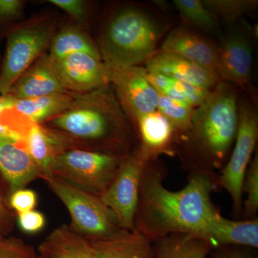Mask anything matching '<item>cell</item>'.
<instances>
[{
  "mask_svg": "<svg viewBox=\"0 0 258 258\" xmlns=\"http://www.w3.org/2000/svg\"><path fill=\"white\" fill-rule=\"evenodd\" d=\"M219 22L232 23L257 9V0H202Z\"/></svg>",
  "mask_w": 258,
  "mask_h": 258,
  "instance_id": "27",
  "label": "cell"
},
{
  "mask_svg": "<svg viewBox=\"0 0 258 258\" xmlns=\"http://www.w3.org/2000/svg\"><path fill=\"white\" fill-rule=\"evenodd\" d=\"M74 100L68 93L27 99L13 98L9 108L30 121L40 124V122L51 119L66 111Z\"/></svg>",
  "mask_w": 258,
  "mask_h": 258,
  "instance_id": "22",
  "label": "cell"
},
{
  "mask_svg": "<svg viewBox=\"0 0 258 258\" xmlns=\"http://www.w3.org/2000/svg\"><path fill=\"white\" fill-rule=\"evenodd\" d=\"M50 4L63 10L80 23L85 22L86 16V4L81 0H50Z\"/></svg>",
  "mask_w": 258,
  "mask_h": 258,
  "instance_id": "33",
  "label": "cell"
},
{
  "mask_svg": "<svg viewBox=\"0 0 258 258\" xmlns=\"http://www.w3.org/2000/svg\"><path fill=\"white\" fill-rule=\"evenodd\" d=\"M167 169L160 159L149 161L144 168L136 212L135 230L151 242L176 233L205 239L220 212L212 201L219 187L218 176L190 174L184 189H166Z\"/></svg>",
  "mask_w": 258,
  "mask_h": 258,
  "instance_id": "1",
  "label": "cell"
},
{
  "mask_svg": "<svg viewBox=\"0 0 258 258\" xmlns=\"http://www.w3.org/2000/svg\"><path fill=\"white\" fill-rule=\"evenodd\" d=\"M214 248L222 246L258 247V220H232L222 215L217 217L205 235Z\"/></svg>",
  "mask_w": 258,
  "mask_h": 258,
  "instance_id": "20",
  "label": "cell"
},
{
  "mask_svg": "<svg viewBox=\"0 0 258 258\" xmlns=\"http://www.w3.org/2000/svg\"><path fill=\"white\" fill-rule=\"evenodd\" d=\"M173 3L185 28L208 32H217L220 28V22L202 0H174Z\"/></svg>",
  "mask_w": 258,
  "mask_h": 258,
  "instance_id": "26",
  "label": "cell"
},
{
  "mask_svg": "<svg viewBox=\"0 0 258 258\" xmlns=\"http://www.w3.org/2000/svg\"><path fill=\"white\" fill-rule=\"evenodd\" d=\"M155 258H206L211 242L189 234L176 233L153 242Z\"/></svg>",
  "mask_w": 258,
  "mask_h": 258,
  "instance_id": "23",
  "label": "cell"
},
{
  "mask_svg": "<svg viewBox=\"0 0 258 258\" xmlns=\"http://www.w3.org/2000/svg\"><path fill=\"white\" fill-rule=\"evenodd\" d=\"M18 223L26 233H36L45 227V218L42 212L33 210L18 214Z\"/></svg>",
  "mask_w": 258,
  "mask_h": 258,
  "instance_id": "32",
  "label": "cell"
},
{
  "mask_svg": "<svg viewBox=\"0 0 258 258\" xmlns=\"http://www.w3.org/2000/svg\"><path fill=\"white\" fill-rule=\"evenodd\" d=\"M51 60H57L74 54L87 53L98 59L102 57L98 47L87 35L79 29L67 27L61 30L50 42Z\"/></svg>",
  "mask_w": 258,
  "mask_h": 258,
  "instance_id": "25",
  "label": "cell"
},
{
  "mask_svg": "<svg viewBox=\"0 0 258 258\" xmlns=\"http://www.w3.org/2000/svg\"><path fill=\"white\" fill-rule=\"evenodd\" d=\"M125 156L102 151L69 149L53 159L49 175L101 198Z\"/></svg>",
  "mask_w": 258,
  "mask_h": 258,
  "instance_id": "5",
  "label": "cell"
},
{
  "mask_svg": "<svg viewBox=\"0 0 258 258\" xmlns=\"http://www.w3.org/2000/svg\"><path fill=\"white\" fill-rule=\"evenodd\" d=\"M3 96H2L1 93H0V103H1L2 100H3Z\"/></svg>",
  "mask_w": 258,
  "mask_h": 258,
  "instance_id": "36",
  "label": "cell"
},
{
  "mask_svg": "<svg viewBox=\"0 0 258 258\" xmlns=\"http://www.w3.org/2000/svg\"><path fill=\"white\" fill-rule=\"evenodd\" d=\"M258 139L257 109L247 97L238 99V126L232 154L218 174V186L230 195L233 212L242 214V184Z\"/></svg>",
  "mask_w": 258,
  "mask_h": 258,
  "instance_id": "7",
  "label": "cell"
},
{
  "mask_svg": "<svg viewBox=\"0 0 258 258\" xmlns=\"http://www.w3.org/2000/svg\"><path fill=\"white\" fill-rule=\"evenodd\" d=\"M22 138L43 176L50 174V165L55 157L69 150L67 139L63 136L30 120L22 132Z\"/></svg>",
  "mask_w": 258,
  "mask_h": 258,
  "instance_id": "19",
  "label": "cell"
},
{
  "mask_svg": "<svg viewBox=\"0 0 258 258\" xmlns=\"http://www.w3.org/2000/svg\"><path fill=\"white\" fill-rule=\"evenodd\" d=\"M145 64L148 72L164 75L205 89L211 90L220 82L218 77L211 71L166 51L157 50L146 61Z\"/></svg>",
  "mask_w": 258,
  "mask_h": 258,
  "instance_id": "16",
  "label": "cell"
},
{
  "mask_svg": "<svg viewBox=\"0 0 258 258\" xmlns=\"http://www.w3.org/2000/svg\"><path fill=\"white\" fill-rule=\"evenodd\" d=\"M42 179L67 209L72 228L88 240L106 238L121 230L114 214L101 198L52 175Z\"/></svg>",
  "mask_w": 258,
  "mask_h": 258,
  "instance_id": "6",
  "label": "cell"
},
{
  "mask_svg": "<svg viewBox=\"0 0 258 258\" xmlns=\"http://www.w3.org/2000/svg\"><path fill=\"white\" fill-rule=\"evenodd\" d=\"M244 247L222 246L217 247L213 258H254Z\"/></svg>",
  "mask_w": 258,
  "mask_h": 258,
  "instance_id": "35",
  "label": "cell"
},
{
  "mask_svg": "<svg viewBox=\"0 0 258 258\" xmlns=\"http://www.w3.org/2000/svg\"><path fill=\"white\" fill-rule=\"evenodd\" d=\"M134 126L138 133L139 149L148 160H156L164 154L175 155L178 134L157 110L141 116Z\"/></svg>",
  "mask_w": 258,
  "mask_h": 258,
  "instance_id": "15",
  "label": "cell"
},
{
  "mask_svg": "<svg viewBox=\"0 0 258 258\" xmlns=\"http://www.w3.org/2000/svg\"><path fill=\"white\" fill-rule=\"evenodd\" d=\"M83 99L51 118L50 124L76 138L99 145L103 152L127 155L132 132L109 86L86 93Z\"/></svg>",
  "mask_w": 258,
  "mask_h": 258,
  "instance_id": "3",
  "label": "cell"
},
{
  "mask_svg": "<svg viewBox=\"0 0 258 258\" xmlns=\"http://www.w3.org/2000/svg\"><path fill=\"white\" fill-rule=\"evenodd\" d=\"M149 161L138 146L125 156L111 185L101 198L102 202L113 212L118 225L123 230H135L134 220L141 179Z\"/></svg>",
  "mask_w": 258,
  "mask_h": 258,
  "instance_id": "9",
  "label": "cell"
},
{
  "mask_svg": "<svg viewBox=\"0 0 258 258\" xmlns=\"http://www.w3.org/2000/svg\"><path fill=\"white\" fill-rule=\"evenodd\" d=\"M238 99L237 86L220 81L195 108L191 125L178 137L175 150L189 175L218 176L237 136Z\"/></svg>",
  "mask_w": 258,
  "mask_h": 258,
  "instance_id": "2",
  "label": "cell"
},
{
  "mask_svg": "<svg viewBox=\"0 0 258 258\" xmlns=\"http://www.w3.org/2000/svg\"><path fill=\"white\" fill-rule=\"evenodd\" d=\"M0 258H39L34 247L13 236L0 237Z\"/></svg>",
  "mask_w": 258,
  "mask_h": 258,
  "instance_id": "30",
  "label": "cell"
},
{
  "mask_svg": "<svg viewBox=\"0 0 258 258\" xmlns=\"http://www.w3.org/2000/svg\"><path fill=\"white\" fill-rule=\"evenodd\" d=\"M169 28V23L146 5L119 8L101 34L99 51L103 62L109 69L145 63Z\"/></svg>",
  "mask_w": 258,
  "mask_h": 258,
  "instance_id": "4",
  "label": "cell"
},
{
  "mask_svg": "<svg viewBox=\"0 0 258 258\" xmlns=\"http://www.w3.org/2000/svg\"><path fill=\"white\" fill-rule=\"evenodd\" d=\"M52 62L57 78L67 92L86 94L111 83L108 66L101 59L89 54H74Z\"/></svg>",
  "mask_w": 258,
  "mask_h": 258,
  "instance_id": "11",
  "label": "cell"
},
{
  "mask_svg": "<svg viewBox=\"0 0 258 258\" xmlns=\"http://www.w3.org/2000/svg\"><path fill=\"white\" fill-rule=\"evenodd\" d=\"M15 216L0 195V237H6L13 230Z\"/></svg>",
  "mask_w": 258,
  "mask_h": 258,
  "instance_id": "34",
  "label": "cell"
},
{
  "mask_svg": "<svg viewBox=\"0 0 258 258\" xmlns=\"http://www.w3.org/2000/svg\"><path fill=\"white\" fill-rule=\"evenodd\" d=\"M38 254L46 258H96L89 240L68 225L52 231L39 246Z\"/></svg>",
  "mask_w": 258,
  "mask_h": 258,
  "instance_id": "21",
  "label": "cell"
},
{
  "mask_svg": "<svg viewBox=\"0 0 258 258\" xmlns=\"http://www.w3.org/2000/svg\"><path fill=\"white\" fill-rule=\"evenodd\" d=\"M52 32V26L42 23L24 25L10 32L0 71L2 96H7L20 76L42 55Z\"/></svg>",
  "mask_w": 258,
  "mask_h": 258,
  "instance_id": "8",
  "label": "cell"
},
{
  "mask_svg": "<svg viewBox=\"0 0 258 258\" xmlns=\"http://www.w3.org/2000/svg\"><path fill=\"white\" fill-rule=\"evenodd\" d=\"M68 93L62 87L48 55H42L16 81L8 96L27 99Z\"/></svg>",
  "mask_w": 258,
  "mask_h": 258,
  "instance_id": "17",
  "label": "cell"
},
{
  "mask_svg": "<svg viewBox=\"0 0 258 258\" xmlns=\"http://www.w3.org/2000/svg\"><path fill=\"white\" fill-rule=\"evenodd\" d=\"M109 70L110 81L134 125L142 115L157 111L159 94L148 81L145 68L139 66Z\"/></svg>",
  "mask_w": 258,
  "mask_h": 258,
  "instance_id": "10",
  "label": "cell"
},
{
  "mask_svg": "<svg viewBox=\"0 0 258 258\" xmlns=\"http://www.w3.org/2000/svg\"><path fill=\"white\" fill-rule=\"evenodd\" d=\"M0 172L12 192L24 189L32 181L42 179L43 176L23 139L9 135H0Z\"/></svg>",
  "mask_w": 258,
  "mask_h": 258,
  "instance_id": "13",
  "label": "cell"
},
{
  "mask_svg": "<svg viewBox=\"0 0 258 258\" xmlns=\"http://www.w3.org/2000/svg\"><path fill=\"white\" fill-rule=\"evenodd\" d=\"M89 241L96 258H155L153 242L136 230L121 229L106 238Z\"/></svg>",
  "mask_w": 258,
  "mask_h": 258,
  "instance_id": "18",
  "label": "cell"
},
{
  "mask_svg": "<svg viewBox=\"0 0 258 258\" xmlns=\"http://www.w3.org/2000/svg\"><path fill=\"white\" fill-rule=\"evenodd\" d=\"M37 202V194L32 189L24 188L12 192L10 205L18 214H20L33 210Z\"/></svg>",
  "mask_w": 258,
  "mask_h": 258,
  "instance_id": "31",
  "label": "cell"
},
{
  "mask_svg": "<svg viewBox=\"0 0 258 258\" xmlns=\"http://www.w3.org/2000/svg\"><path fill=\"white\" fill-rule=\"evenodd\" d=\"M195 109L188 103L159 94L157 111L170 122L178 137L189 128Z\"/></svg>",
  "mask_w": 258,
  "mask_h": 258,
  "instance_id": "28",
  "label": "cell"
},
{
  "mask_svg": "<svg viewBox=\"0 0 258 258\" xmlns=\"http://www.w3.org/2000/svg\"><path fill=\"white\" fill-rule=\"evenodd\" d=\"M39 258H46L45 257H43V256L40 255V254H39Z\"/></svg>",
  "mask_w": 258,
  "mask_h": 258,
  "instance_id": "37",
  "label": "cell"
},
{
  "mask_svg": "<svg viewBox=\"0 0 258 258\" xmlns=\"http://www.w3.org/2000/svg\"><path fill=\"white\" fill-rule=\"evenodd\" d=\"M252 53L248 35L231 31L218 45L217 76L220 81L244 89L250 81Z\"/></svg>",
  "mask_w": 258,
  "mask_h": 258,
  "instance_id": "12",
  "label": "cell"
},
{
  "mask_svg": "<svg viewBox=\"0 0 258 258\" xmlns=\"http://www.w3.org/2000/svg\"><path fill=\"white\" fill-rule=\"evenodd\" d=\"M246 195V200L242 205L244 220L256 218L258 211V152L256 151L244 174L242 184V195Z\"/></svg>",
  "mask_w": 258,
  "mask_h": 258,
  "instance_id": "29",
  "label": "cell"
},
{
  "mask_svg": "<svg viewBox=\"0 0 258 258\" xmlns=\"http://www.w3.org/2000/svg\"><path fill=\"white\" fill-rule=\"evenodd\" d=\"M147 78L159 94L184 102L195 108L201 105L210 93V90L164 75L152 74L147 71Z\"/></svg>",
  "mask_w": 258,
  "mask_h": 258,
  "instance_id": "24",
  "label": "cell"
},
{
  "mask_svg": "<svg viewBox=\"0 0 258 258\" xmlns=\"http://www.w3.org/2000/svg\"><path fill=\"white\" fill-rule=\"evenodd\" d=\"M159 50L181 56L217 76L218 45L195 30L184 26L174 29L166 35Z\"/></svg>",
  "mask_w": 258,
  "mask_h": 258,
  "instance_id": "14",
  "label": "cell"
}]
</instances>
